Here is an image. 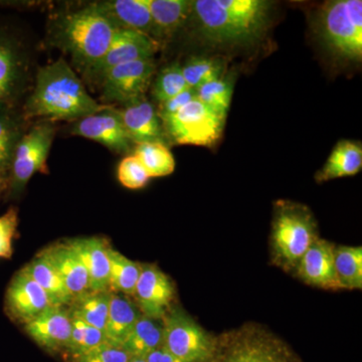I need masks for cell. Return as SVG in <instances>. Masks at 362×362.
<instances>
[{
    "mask_svg": "<svg viewBox=\"0 0 362 362\" xmlns=\"http://www.w3.org/2000/svg\"><path fill=\"white\" fill-rule=\"evenodd\" d=\"M99 8L120 30H135L154 39V28L146 0L97 2Z\"/></svg>",
    "mask_w": 362,
    "mask_h": 362,
    "instance_id": "ffe728a7",
    "label": "cell"
},
{
    "mask_svg": "<svg viewBox=\"0 0 362 362\" xmlns=\"http://www.w3.org/2000/svg\"><path fill=\"white\" fill-rule=\"evenodd\" d=\"M163 346L183 362H211L218 338L207 333L180 306H173L162 318Z\"/></svg>",
    "mask_w": 362,
    "mask_h": 362,
    "instance_id": "52a82bcc",
    "label": "cell"
},
{
    "mask_svg": "<svg viewBox=\"0 0 362 362\" xmlns=\"http://www.w3.org/2000/svg\"><path fill=\"white\" fill-rule=\"evenodd\" d=\"M362 168L361 143L341 140L335 145L327 161L316 173L317 182L357 175Z\"/></svg>",
    "mask_w": 362,
    "mask_h": 362,
    "instance_id": "603a6c76",
    "label": "cell"
},
{
    "mask_svg": "<svg viewBox=\"0 0 362 362\" xmlns=\"http://www.w3.org/2000/svg\"><path fill=\"white\" fill-rule=\"evenodd\" d=\"M21 137L18 123L7 106H0V173L8 175L14 150Z\"/></svg>",
    "mask_w": 362,
    "mask_h": 362,
    "instance_id": "836d02e7",
    "label": "cell"
},
{
    "mask_svg": "<svg viewBox=\"0 0 362 362\" xmlns=\"http://www.w3.org/2000/svg\"><path fill=\"white\" fill-rule=\"evenodd\" d=\"M145 361L146 362H183L169 352L163 345L147 354L145 356Z\"/></svg>",
    "mask_w": 362,
    "mask_h": 362,
    "instance_id": "ab89813d",
    "label": "cell"
},
{
    "mask_svg": "<svg viewBox=\"0 0 362 362\" xmlns=\"http://www.w3.org/2000/svg\"><path fill=\"white\" fill-rule=\"evenodd\" d=\"M335 247L332 243L317 239L305 252L295 274L305 284L323 289H342L334 265Z\"/></svg>",
    "mask_w": 362,
    "mask_h": 362,
    "instance_id": "2e32d148",
    "label": "cell"
},
{
    "mask_svg": "<svg viewBox=\"0 0 362 362\" xmlns=\"http://www.w3.org/2000/svg\"><path fill=\"white\" fill-rule=\"evenodd\" d=\"M118 114L133 144L165 143L160 118L146 98L142 97L124 105L123 110H119Z\"/></svg>",
    "mask_w": 362,
    "mask_h": 362,
    "instance_id": "e0dca14e",
    "label": "cell"
},
{
    "mask_svg": "<svg viewBox=\"0 0 362 362\" xmlns=\"http://www.w3.org/2000/svg\"><path fill=\"white\" fill-rule=\"evenodd\" d=\"M211 362H301L290 347L259 327H244L218 338Z\"/></svg>",
    "mask_w": 362,
    "mask_h": 362,
    "instance_id": "8992f818",
    "label": "cell"
},
{
    "mask_svg": "<svg viewBox=\"0 0 362 362\" xmlns=\"http://www.w3.org/2000/svg\"><path fill=\"white\" fill-rule=\"evenodd\" d=\"M197 98V92L192 88H187V90L176 95V96L171 98L168 101L163 102L160 104V109H159L158 116L161 117L170 116L175 114L176 112L182 109L185 105L192 102Z\"/></svg>",
    "mask_w": 362,
    "mask_h": 362,
    "instance_id": "f35d334b",
    "label": "cell"
},
{
    "mask_svg": "<svg viewBox=\"0 0 362 362\" xmlns=\"http://www.w3.org/2000/svg\"><path fill=\"white\" fill-rule=\"evenodd\" d=\"M51 306L49 298L25 269L14 274L4 296V311L11 320L25 325Z\"/></svg>",
    "mask_w": 362,
    "mask_h": 362,
    "instance_id": "7c38bea8",
    "label": "cell"
},
{
    "mask_svg": "<svg viewBox=\"0 0 362 362\" xmlns=\"http://www.w3.org/2000/svg\"><path fill=\"white\" fill-rule=\"evenodd\" d=\"M18 226V211L11 207L0 216V259H11Z\"/></svg>",
    "mask_w": 362,
    "mask_h": 362,
    "instance_id": "8d00e7d4",
    "label": "cell"
},
{
    "mask_svg": "<svg viewBox=\"0 0 362 362\" xmlns=\"http://www.w3.org/2000/svg\"><path fill=\"white\" fill-rule=\"evenodd\" d=\"M270 7L264 0H195L192 16L209 44L246 45L265 33Z\"/></svg>",
    "mask_w": 362,
    "mask_h": 362,
    "instance_id": "7a4b0ae2",
    "label": "cell"
},
{
    "mask_svg": "<svg viewBox=\"0 0 362 362\" xmlns=\"http://www.w3.org/2000/svg\"><path fill=\"white\" fill-rule=\"evenodd\" d=\"M158 49L159 42L149 35L135 30H119L103 58L86 76L100 84L112 69L138 59H153Z\"/></svg>",
    "mask_w": 362,
    "mask_h": 362,
    "instance_id": "8fae6325",
    "label": "cell"
},
{
    "mask_svg": "<svg viewBox=\"0 0 362 362\" xmlns=\"http://www.w3.org/2000/svg\"><path fill=\"white\" fill-rule=\"evenodd\" d=\"M164 134L177 145L211 147L220 140L226 119L211 111L197 98L170 116L161 117Z\"/></svg>",
    "mask_w": 362,
    "mask_h": 362,
    "instance_id": "ba28073f",
    "label": "cell"
},
{
    "mask_svg": "<svg viewBox=\"0 0 362 362\" xmlns=\"http://www.w3.org/2000/svg\"><path fill=\"white\" fill-rule=\"evenodd\" d=\"M233 87L235 77L228 75L201 86L195 92L202 104L221 118L226 119L232 102Z\"/></svg>",
    "mask_w": 362,
    "mask_h": 362,
    "instance_id": "4dcf8cb0",
    "label": "cell"
},
{
    "mask_svg": "<svg viewBox=\"0 0 362 362\" xmlns=\"http://www.w3.org/2000/svg\"><path fill=\"white\" fill-rule=\"evenodd\" d=\"M188 87L197 90L201 86L225 76L226 64L221 58L192 57L181 66Z\"/></svg>",
    "mask_w": 362,
    "mask_h": 362,
    "instance_id": "1f68e13d",
    "label": "cell"
},
{
    "mask_svg": "<svg viewBox=\"0 0 362 362\" xmlns=\"http://www.w3.org/2000/svg\"><path fill=\"white\" fill-rule=\"evenodd\" d=\"M146 4L157 42L173 37L192 13V1L188 0H146Z\"/></svg>",
    "mask_w": 362,
    "mask_h": 362,
    "instance_id": "44dd1931",
    "label": "cell"
},
{
    "mask_svg": "<svg viewBox=\"0 0 362 362\" xmlns=\"http://www.w3.org/2000/svg\"><path fill=\"white\" fill-rule=\"evenodd\" d=\"M127 362H146V361H145V357L131 356Z\"/></svg>",
    "mask_w": 362,
    "mask_h": 362,
    "instance_id": "b9f144b4",
    "label": "cell"
},
{
    "mask_svg": "<svg viewBox=\"0 0 362 362\" xmlns=\"http://www.w3.org/2000/svg\"><path fill=\"white\" fill-rule=\"evenodd\" d=\"M317 30L324 45L337 58L362 59L361 0H332L321 6Z\"/></svg>",
    "mask_w": 362,
    "mask_h": 362,
    "instance_id": "5b68a950",
    "label": "cell"
},
{
    "mask_svg": "<svg viewBox=\"0 0 362 362\" xmlns=\"http://www.w3.org/2000/svg\"><path fill=\"white\" fill-rule=\"evenodd\" d=\"M113 108L98 103L63 58L40 68L33 94L23 107L25 118L80 120Z\"/></svg>",
    "mask_w": 362,
    "mask_h": 362,
    "instance_id": "6da1fadb",
    "label": "cell"
},
{
    "mask_svg": "<svg viewBox=\"0 0 362 362\" xmlns=\"http://www.w3.org/2000/svg\"><path fill=\"white\" fill-rule=\"evenodd\" d=\"M71 337L66 351L71 356V359L82 356L106 342L103 331L75 316L71 315Z\"/></svg>",
    "mask_w": 362,
    "mask_h": 362,
    "instance_id": "d6a6232c",
    "label": "cell"
},
{
    "mask_svg": "<svg viewBox=\"0 0 362 362\" xmlns=\"http://www.w3.org/2000/svg\"><path fill=\"white\" fill-rule=\"evenodd\" d=\"M130 357L123 347L104 342L96 349L71 358V362H127Z\"/></svg>",
    "mask_w": 362,
    "mask_h": 362,
    "instance_id": "74e56055",
    "label": "cell"
},
{
    "mask_svg": "<svg viewBox=\"0 0 362 362\" xmlns=\"http://www.w3.org/2000/svg\"><path fill=\"white\" fill-rule=\"evenodd\" d=\"M109 290L115 294L132 297L141 274V264L128 259L112 247L109 251Z\"/></svg>",
    "mask_w": 362,
    "mask_h": 362,
    "instance_id": "4316f807",
    "label": "cell"
},
{
    "mask_svg": "<svg viewBox=\"0 0 362 362\" xmlns=\"http://www.w3.org/2000/svg\"><path fill=\"white\" fill-rule=\"evenodd\" d=\"M120 28L99 8L90 4L84 8L66 13L58 25L59 45L85 75L105 54Z\"/></svg>",
    "mask_w": 362,
    "mask_h": 362,
    "instance_id": "3957f363",
    "label": "cell"
},
{
    "mask_svg": "<svg viewBox=\"0 0 362 362\" xmlns=\"http://www.w3.org/2000/svg\"><path fill=\"white\" fill-rule=\"evenodd\" d=\"M317 239L316 221L308 207L289 201L277 202L271 235L272 259L276 265L286 272L295 271Z\"/></svg>",
    "mask_w": 362,
    "mask_h": 362,
    "instance_id": "277c9868",
    "label": "cell"
},
{
    "mask_svg": "<svg viewBox=\"0 0 362 362\" xmlns=\"http://www.w3.org/2000/svg\"><path fill=\"white\" fill-rule=\"evenodd\" d=\"M56 127L51 121L33 126L26 134L21 136L16 144L11 168L8 171V197L16 199L25 190L28 181L37 173H47L49 156Z\"/></svg>",
    "mask_w": 362,
    "mask_h": 362,
    "instance_id": "9c48e42d",
    "label": "cell"
},
{
    "mask_svg": "<svg viewBox=\"0 0 362 362\" xmlns=\"http://www.w3.org/2000/svg\"><path fill=\"white\" fill-rule=\"evenodd\" d=\"M156 69L153 59H138L115 66L100 82L104 99L125 105L145 97Z\"/></svg>",
    "mask_w": 362,
    "mask_h": 362,
    "instance_id": "30bf717a",
    "label": "cell"
},
{
    "mask_svg": "<svg viewBox=\"0 0 362 362\" xmlns=\"http://www.w3.org/2000/svg\"><path fill=\"white\" fill-rule=\"evenodd\" d=\"M7 185H8V175L0 173V199H1L2 194L7 190Z\"/></svg>",
    "mask_w": 362,
    "mask_h": 362,
    "instance_id": "60d3db41",
    "label": "cell"
},
{
    "mask_svg": "<svg viewBox=\"0 0 362 362\" xmlns=\"http://www.w3.org/2000/svg\"><path fill=\"white\" fill-rule=\"evenodd\" d=\"M141 312L131 297L112 293L110 308L104 334L106 342L122 347Z\"/></svg>",
    "mask_w": 362,
    "mask_h": 362,
    "instance_id": "7402d4cb",
    "label": "cell"
},
{
    "mask_svg": "<svg viewBox=\"0 0 362 362\" xmlns=\"http://www.w3.org/2000/svg\"><path fill=\"white\" fill-rule=\"evenodd\" d=\"M40 252L58 271L73 299L90 291L87 271L68 240L52 245Z\"/></svg>",
    "mask_w": 362,
    "mask_h": 362,
    "instance_id": "d6986e66",
    "label": "cell"
},
{
    "mask_svg": "<svg viewBox=\"0 0 362 362\" xmlns=\"http://www.w3.org/2000/svg\"><path fill=\"white\" fill-rule=\"evenodd\" d=\"M187 88L189 87L183 77L180 64L173 63L159 71L154 82L152 94L154 99L161 104L187 90Z\"/></svg>",
    "mask_w": 362,
    "mask_h": 362,
    "instance_id": "e575fe53",
    "label": "cell"
},
{
    "mask_svg": "<svg viewBox=\"0 0 362 362\" xmlns=\"http://www.w3.org/2000/svg\"><path fill=\"white\" fill-rule=\"evenodd\" d=\"M23 326L26 334L45 351H66L71 330V314L66 307L51 306Z\"/></svg>",
    "mask_w": 362,
    "mask_h": 362,
    "instance_id": "9a60e30c",
    "label": "cell"
},
{
    "mask_svg": "<svg viewBox=\"0 0 362 362\" xmlns=\"http://www.w3.org/2000/svg\"><path fill=\"white\" fill-rule=\"evenodd\" d=\"M71 133L104 145L116 153H129L133 143L126 133L118 111L114 108L80 119Z\"/></svg>",
    "mask_w": 362,
    "mask_h": 362,
    "instance_id": "5bb4252c",
    "label": "cell"
},
{
    "mask_svg": "<svg viewBox=\"0 0 362 362\" xmlns=\"http://www.w3.org/2000/svg\"><path fill=\"white\" fill-rule=\"evenodd\" d=\"M142 315L160 319L173 306L175 288L171 279L153 264H141V274L133 294Z\"/></svg>",
    "mask_w": 362,
    "mask_h": 362,
    "instance_id": "4fadbf2b",
    "label": "cell"
},
{
    "mask_svg": "<svg viewBox=\"0 0 362 362\" xmlns=\"http://www.w3.org/2000/svg\"><path fill=\"white\" fill-rule=\"evenodd\" d=\"M111 296V291L85 293L71 300L68 307L69 312L71 316L77 317L104 332L110 308Z\"/></svg>",
    "mask_w": 362,
    "mask_h": 362,
    "instance_id": "484cf974",
    "label": "cell"
},
{
    "mask_svg": "<svg viewBox=\"0 0 362 362\" xmlns=\"http://www.w3.org/2000/svg\"><path fill=\"white\" fill-rule=\"evenodd\" d=\"M334 265L342 289H361V247H335Z\"/></svg>",
    "mask_w": 362,
    "mask_h": 362,
    "instance_id": "f546056e",
    "label": "cell"
},
{
    "mask_svg": "<svg viewBox=\"0 0 362 362\" xmlns=\"http://www.w3.org/2000/svg\"><path fill=\"white\" fill-rule=\"evenodd\" d=\"M21 62L16 47L0 37V106H7L20 83Z\"/></svg>",
    "mask_w": 362,
    "mask_h": 362,
    "instance_id": "83f0119b",
    "label": "cell"
},
{
    "mask_svg": "<svg viewBox=\"0 0 362 362\" xmlns=\"http://www.w3.org/2000/svg\"><path fill=\"white\" fill-rule=\"evenodd\" d=\"M119 182L128 189H141L148 185L150 177L141 162L135 156H128L119 163L117 168Z\"/></svg>",
    "mask_w": 362,
    "mask_h": 362,
    "instance_id": "d590c367",
    "label": "cell"
},
{
    "mask_svg": "<svg viewBox=\"0 0 362 362\" xmlns=\"http://www.w3.org/2000/svg\"><path fill=\"white\" fill-rule=\"evenodd\" d=\"M164 329L160 319L139 317L122 347L130 356L145 357L163 345Z\"/></svg>",
    "mask_w": 362,
    "mask_h": 362,
    "instance_id": "d4e9b609",
    "label": "cell"
},
{
    "mask_svg": "<svg viewBox=\"0 0 362 362\" xmlns=\"http://www.w3.org/2000/svg\"><path fill=\"white\" fill-rule=\"evenodd\" d=\"M23 269L44 290L54 306L66 307L71 304L73 297L63 279L42 252L37 254Z\"/></svg>",
    "mask_w": 362,
    "mask_h": 362,
    "instance_id": "cb8c5ba5",
    "label": "cell"
},
{
    "mask_svg": "<svg viewBox=\"0 0 362 362\" xmlns=\"http://www.w3.org/2000/svg\"><path fill=\"white\" fill-rule=\"evenodd\" d=\"M133 156L141 162L150 178L163 177L175 171V157L166 143L146 142L135 145Z\"/></svg>",
    "mask_w": 362,
    "mask_h": 362,
    "instance_id": "f1b7e54d",
    "label": "cell"
},
{
    "mask_svg": "<svg viewBox=\"0 0 362 362\" xmlns=\"http://www.w3.org/2000/svg\"><path fill=\"white\" fill-rule=\"evenodd\" d=\"M77 252L89 276L90 291H110V245L106 239L100 237L78 238L68 240Z\"/></svg>",
    "mask_w": 362,
    "mask_h": 362,
    "instance_id": "ac0fdd59",
    "label": "cell"
}]
</instances>
